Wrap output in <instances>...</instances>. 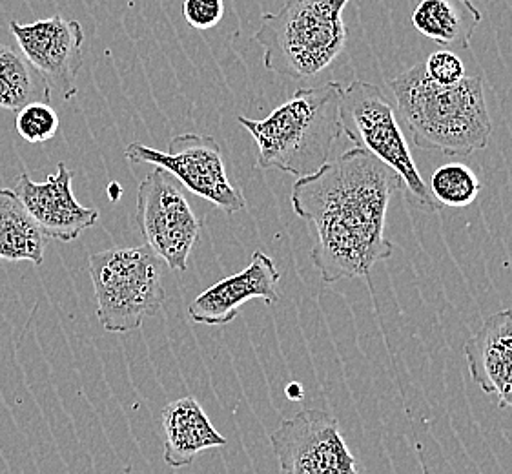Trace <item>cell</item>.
Returning a JSON list of instances; mask_svg holds the SVG:
<instances>
[{"label":"cell","instance_id":"6da1fadb","mask_svg":"<svg viewBox=\"0 0 512 474\" xmlns=\"http://www.w3.org/2000/svg\"><path fill=\"white\" fill-rule=\"evenodd\" d=\"M403 190L401 177L361 148L297 179L290 203L314 227L312 263L327 285L367 278L378 263L392 258L394 245L385 236L387 210Z\"/></svg>","mask_w":512,"mask_h":474},{"label":"cell","instance_id":"7a4b0ae2","mask_svg":"<svg viewBox=\"0 0 512 474\" xmlns=\"http://www.w3.org/2000/svg\"><path fill=\"white\" fill-rule=\"evenodd\" d=\"M398 121L425 152L471 155L489 145L492 121L480 77L452 86L434 83L423 62L390 81Z\"/></svg>","mask_w":512,"mask_h":474},{"label":"cell","instance_id":"3957f363","mask_svg":"<svg viewBox=\"0 0 512 474\" xmlns=\"http://www.w3.org/2000/svg\"><path fill=\"white\" fill-rule=\"evenodd\" d=\"M341 93L343 86L330 81L297 90L267 119L239 115L237 121L256 141L257 166L296 177L318 172L341 135Z\"/></svg>","mask_w":512,"mask_h":474},{"label":"cell","instance_id":"277c9868","mask_svg":"<svg viewBox=\"0 0 512 474\" xmlns=\"http://www.w3.org/2000/svg\"><path fill=\"white\" fill-rule=\"evenodd\" d=\"M350 0H285L265 13L254 39L270 72L312 79L338 59L347 44L343 11Z\"/></svg>","mask_w":512,"mask_h":474},{"label":"cell","instance_id":"5b68a950","mask_svg":"<svg viewBox=\"0 0 512 474\" xmlns=\"http://www.w3.org/2000/svg\"><path fill=\"white\" fill-rule=\"evenodd\" d=\"M164 265L150 248L119 247L90 258L97 320L108 332H132L163 307Z\"/></svg>","mask_w":512,"mask_h":474},{"label":"cell","instance_id":"8992f818","mask_svg":"<svg viewBox=\"0 0 512 474\" xmlns=\"http://www.w3.org/2000/svg\"><path fill=\"white\" fill-rule=\"evenodd\" d=\"M341 134L347 135L354 148L374 155L401 177L414 207L436 212L429 185L423 181L394 106L376 84L352 81L343 88L339 103Z\"/></svg>","mask_w":512,"mask_h":474},{"label":"cell","instance_id":"52a82bcc","mask_svg":"<svg viewBox=\"0 0 512 474\" xmlns=\"http://www.w3.org/2000/svg\"><path fill=\"white\" fill-rule=\"evenodd\" d=\"M124 157L132 165L143 163L161 168L183 188L212 203L228 216L246 208L241 190L232 185L226 174L223 150L210 135H175L170 139L166 152L132 143L126 146Z\"/></svg>","mask_w":512,"mask_h":474},{"label":"cell","instance_id":"ba28073f","mask_svg":"<svg viewBox=\"0 0 512 474\" xmlns=\"http://www.w3.org/2000/svg\"><path fill=\"white\" fill-rule=\"evenodd\" d=\"M137 223L146 247L175 272L188 268V258L201 234L183 186L161 168H154L137 188Z\"/></svg>","mask_w":512,"mask_h":474},{"label":"cell","instance_id":"9c48e42d","mask_svg":"<svg viewBox=\"0 0 512 474\" xmlns=\"http://www.w3.org/2000/svg\"><path fill=\"white\" fill-rule=\"evenodd\" d=\"M281 474H359L338 418L305 409L283 420L270 436Z\"/></svg>","mask_w":512,"mask_h":474},{"label":"cell","instance_id":"30bf717a","mask_svg":"<svg viewBox=\"0 0 512 474\" xmlns=\"http://www.w3.org/2000/svg\"><path fill=\"white\" fill-rule=\"evenodd\" d=\"M10 30L22 57L48 86L64 99L77 95V75L82 66L84 31L77 21L53 15L41 21H11Z\"/></svg>","mask_w":512,"mask_h":474},{"label":"cell","instance_id":"8fae6325","mask_svg":"<svg viewBox=\"0 0 512 474\" xmlns=\"http://www.w3.org/2000/svg\"><path fill=\"white\" fill-rule=\"evenodd\" d=\"M73 176V170L59 163L57 172L44 183L31 181L26 172L15 181L13 192L50 241L72 243L99 221L97 208L82 207L73 196Z\"/></svg>","mask_w":512,"mask_h":474},{"label":"cell","instance_id":"7c38bea8","mask_svg":"<svg viewBox=\"0 0 512 474\" xmlns=\"http://www.w3.org/2000/svg\"><path fill=\"white\" fill-rule=\"evenodd\" d=\"M279 279L281 272L277 270L274 259L263 250H256L245 270L221 279L210 289L201 292L190 303L188 316L201 325H228L236 320L239 307L252 299H261L267 305L277 303Z\"/></svg>","mask_w":512,"mask_h":474},{"label":"cell","instance_id":"4fadbf2b","mask_svg":"<svg viewBox=\"0 0 512 474\" xmlns=\"http://www.w3.org/2000/svg\"><path fill=\"white\" fill-rule=\"evenodd\" d=\"M472 382L494 394L498 405L512 407V310L485 318L480 330L463 345Z\"/></svg>","mask_w":512,"mask_h":474},{"label":"cell","instance_id":"5bb4252c","mask_svg":"<svg viewBox=\"0 0 512 474\" xmlns=\"http://www.w3.org/2000/svg\"><path fill=\"white\" fill-rule=\"evenodd\" d=\"M164 462L181 469L206 449L225 447L226 438L195 398H181L163 411Z\"/></svg>","mask_w":512,"mask_h":474},{"label":"cell","instance_id":"9a60e30c","mask_svg":"<svg viewBox=\"0 0 512 474\" xmlns=\"http://www.w3.org/2000/svg\"><path fill=\"white\" fill-rule=\"evenodd\" d=\"M480 22L482 11L472 0H414V28L443 48L469 50Z\"/></svg>","mask_w":512,"mask_h":474},{"label":"cell","instance_id":"2e32d148","mask_svg":"<svg viewBox=\"0 0 512 474\" xmlns=\"http://www.w3.org/2000/svg\"><path fill=\"white\" fill-rule=\"evenodd\" d=\"M48 241L13 188H0V259L41 267Z\"/></svg>","mask_w":512,"mask_h":474},{"label":"cell","instance_id":"e0dca14e","mask_svg":"<svg viewBox=\"0 0 512 474\" xmlns=\"http://www.w3.org/2000/svg\"><path fill=\"white\" fill-rule=\"evenodd\" d=\"M52 88L30 62L10 46L0 42V108L19 112L31 103H50Z\"/></svg>","mask_w":512,"mask_h":474},{"label":"cell","instance_id":"ac0fdd59","mask_svg":"<svg viewBox=\"0 0 512 474\" xmlns=\"http://www.w3.org/2000/svg\"><path fill=\"white\" fill-rule=\"evenodd\" d=\"M483 183L471 166L447 163L432 172L429 192L436 205L449 208L471 207L482 194Z\"/></svg>","mask_w":512,"mask_h":474},{"label":"cell","instance_id":"d6986e66","mask_svg":"<svg viewBox=\"0 0 512 474\" xmlns=\"http://www.w3.org/2000/svg\"><path fill=\"white\" fill-rule=\"evenodd\" d=\"M15 128L22 139L31 145L46 143L59 132V115L50 103L37 101L24 106L17 112Z\"/></svg>","mask_w":512,"mask_h":474},{"label":"cell","instance_id":"ffe728a7","mask_svg":"<svg viewBox=\"0 0 512 474\" xmlns=\"http://www.w3.org/2000/svg\"><path fill=\"white\" fill-rule=\"evenodd\" d=\"M423 66H425L427 77L441 86L458 84L467 77L465 64L456 53L449 52V50L432 53L429 55V59L423 62Z\"/></svg>","mask_w":512,"mask_h":474},{"label":"cell","instance_id":"44dd1931","mask_svg":"<svg viewBox=\"0 0 512 474\" xmlns=\"http://www.w3.org/2000/svg\"><path fill=\"white\" fill-rule=\"evenodd\" d=\"M183 17L194 30H212L225 17V0H185Z\"/></svg>","mask_w":512,"mask_h":474},{"label":"cell","instance_id":"7402d4cb","mask_svg":"<svg viewBox=\"0 0 512 474\" xmlns=\"http://www.w3.org/2000/svg\"><path fill=\"white\" fill-rule=\"evenodd\" d=\"M287 396L290 398H303V387L299 383H290L287 387Z\"/></svg>","mask_w":512,"mask_h":474}]
</instances>
